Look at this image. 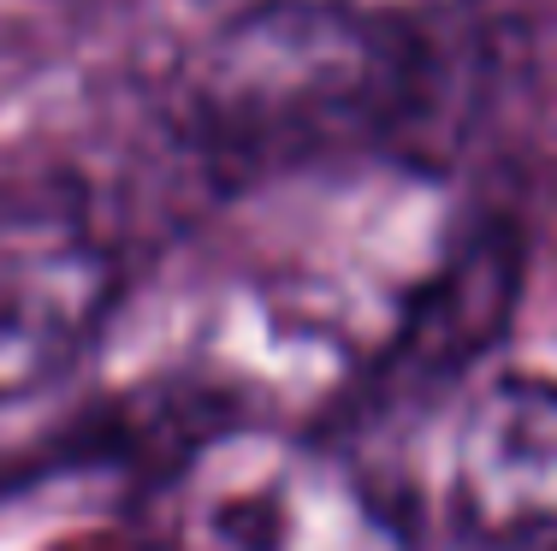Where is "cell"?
Segmentation results:
<instances>
[{"instance_id":"1","label":"cell","mask_w":557,"mask_h":551,"mask_svg":"<svg viewBox=\"0 0 557 551\" xmlns=\"http://www.w3.org/2000/svg\"><path fill=\"white\" fill-rule=\"evenodd\" d=\"M421 24L237 12L208 18V36L178 60L184 120L220 149L273 154L338 142L392 120L416 77Z\"/></svg>"},{"instance_id":"2","label":"cell","mask_w":557,"mask_h":551,"mask_svg":"<svg viewBox=\"0 0 557 551\" xmlns=\"http://www.w3.org/2000/svg\"><path fill=\"white\" fill-rule=\"evenodd\" d=\"M184 551H392L380 504L344 463L290 439H214L178 492Z\"/></svg>"},{"instance_id":"3","label":"cell","mask_w":557,"mask_h":551,"mask_svg":"<svg viewBox=\"0 0 557 551\" xmlns=\"http://www.w3.org/2000/svg\"><path fill=\"white\" fill-rule=\"evenodd\" d=\"M113 309V261L65 214H0V410L42 398L89 356Z\"/></svg>"},{"instance_id":"4","label":"cell","mask_w":557,"mask_h":551,"mask_svg":"<svg viewBox=\"0 0 557 551\" xmlns=\"http://www.w3.org/2000/svg\"><path fill=\"white\" fill-rule=\"evenodd\" d=\"M450 510L486 551H557V379L510 374L469 403Z\"/></svg>"},{"instance_id":"5","label":"cell","mask_w":557,"mask_h":551,"mask_svg":"<svg viewBox=\"0 0 557 551\" xmlns=\"http://www.w3.org/2000/svg\"><path fill=\"white\" fill-rule=\"evenodd\" d=\"M510 249L504 243H474L462 249V261L450 273H440V285L428 291V303L404 321L397 333V367L421 379H445L450 367H462L469 356H481V345L498 333L504 309H510Z\"/></svg>"},{"instance_id":"6","label":"cell","mask_w":557,"mask_h":551,"mask_svg":"<svg viewBox=\"0 0 557 551\" xmlns=\"http://www.w3.org/2000/svg\"><path fill=\"white\" fill-rule=\"evenodd\" d=\"M202 18H237V12H309V18H362V24H428L469 0H190Z\"/></svg>"}]
</instances>
